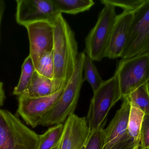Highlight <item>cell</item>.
Instances as JSON below:
<instances>
[{"label":"cell","instance_id":"d4e9b609","mask_svg":"<svg viewBox=\"0 0 149 149\" xmlns=\"http://www.w3.org/2000/svg\"><path fill=\"white\" fill-rule=\"evenodd\" d=\"M142 149H149V115H145L142 124L140 136Z\"/></svg>","mask_w":149,"mask_h":149},{"label":"cell","instance_id":"4316f807","mask_svg":"<svg viewBox=\"0 0 149 149\" xmlns=\"http://www.w3.org/2000/svg\"><path fill=\"white\" fill-rule=\"evenodd\" d=\"M5 99L6 96L3 87V83L0 80V108L3 106Z\"/></svg>","mask_w":149,"mask_h":149},{"label":"cell","instance_id":"4fadbf2b","mask_svg":"<svg viewBox=\"0 0 149 149\" xmlns=\"http://www.w3.org/2000/svg\"><path fill=\"white\" fill-rule=\"evenodd\" d=\"M130 109V103L127 100H123L120 109L116 111L107 128L104 129V149H110L127 132Z\"/></svg>","mask_w":149,"mask_h":149},{"label":"cell","instance_id":"277c9868","mask_svg":"<svg viewBox=\"0 0 149 149\" xmlns=\"http://www.w3.org/2000/svg\"><path fill=\"white\" fill-rule=\"evenodd\" d=\"M121 98L119 79L115 73L93 92L86 118L91 133L104 126L109 111Z\"/></svg>","mask_w":149,"mask_h":149},{"label":"cell","instance_id":"ba28073f","mask_svg":"<svg viewBox=\"0 0 149 149\" xmlns=\"http://www.w3.org/2000/svg\"><path fill=\"white\" fill-rule=\"evenodd\" d=\"M16 21L24 27L42 21L53 24L61 14L52 0H16Z\"/></svg>","mask_w":149,"mask_h":149},{"label":"cell","instance_id":"7a4b0ae2","mask_svg":"<svg viewBox=\"0 0 149 149\" xmlns=\"http://www.w3.org/2000/svg\"><path fill=\"white\" fill-rule=\"evenodd\" d=\"M86 55L84 52L79 53L73 75L56 103L42 118L38 126L63 124L69 116L74 114L84 81L83 64Z\"/></svg>","mask_w":149,"mask_h":149},{"label":"cell","instance_id":"52a82bcc","mask_svg":"<svg viewBox=\"0 0 149 149\" xmlns=\"http://www.w3.org/2000/svg\"><path fill=\"white\" fill-rule=\"evenodd\" d=\"M149 54V0L134 11L127 42L121 60Z\"/></svg>","mask_w":149,"mask_h":149},{"label":"cell","instance_id":"ffe728a7","mask_svg":"<svg viewBox=\"0 0 149 149\" xmlns=\"http://www.w3.org/2000/svg\"><path fill=\"white\" fill-rule=\"evenodd\" d=\"M144 113L138 108L130 106L127 131L130 135L136 141L140 142V136Z\"/></svg>","mask_w":149,"mask_h":149},{"label":"cell","instance_id":"5bb4252c","mask_svg":"<svg viewBox=\"0 0 149 149\" xmlns=\"http://www.w3.org/2000/svg\"><path fill=\"white\" fill-rule=\"evenodd\" d=\"M56 93L52 80L35 72L31 82L23 94L32 98L45 97Z\"/></svg>","mask_w":149,"mask_h":149},{"label":"cell","instance_id":"83f0119b","mask_svg":"<svg viewBox=\"0 0 149 149\" xmlns=\"http://www.w3.org/2000/svg\"><path fill=\"white\" fill-rule=\"evenodd\" d=\"M134 149H142L141 148V146H139L138 147H136V148H135Z\"/></svg>","mask_w":149,"mask_h":149},{"label":"cell","instance_id":"2e32d148","mask_svg":"<svg viewBox=\"0 0 149 149\" xmlns=\"http://www.w3.org/2000/svg\"><path fill=\"white\" fill-rule=\"evenodd\" d=\"M35 71L36 68L34 63L29 55L24 59L22 65L19 81L13 92L14 95L19 96L25 92L31 82Z\"/></svg>","mask_w":149,"mask_h":149},{"label":"cell","instance_id":"6da1fadb","mask_svg":"<svg viewBox=\"0 0 149 149\" xmlns=\"http://www.w3.org/2000/svg\"><path fill=\"white\" fill-rule=\"evenodd\" d=\"M53 52L55 93L65 88L74 73L79 53L74 31L62 13L53 23Z\"/></svg>","mask_w":149,"mask_h":149},{"label":"cell","instance_id":"8fae6325","mask_svg":"<svg viewBox=\"0 0 149 149\" xmlns=\"http://www.w3.org/2000/svg\"><path fill=\"white\" fill-rule=\"evenodd\" d=\"M90 134L86 117L71 115L65 122L58 149H82Z\"/></svg>","mask_w":149,"mask_h":149},{"label":"cell","instance_id":"9a60e30c","mask_svg":"<svg viewBox=\"0 0 149 149\" xmlns=\"http://www.w3.org/2000/svg\"><path fill=\"white\" fill-rule=\"evenodd\" d=\"M53 5L60 13L71 15L90 9L94 4L92 0H52Z\"/></svg>","mask_w":149,"mask_h":149},{"label":"cell","instance_id":"3957f363","mask_svg":"<svg viewBox=\"0 0 149 149\" xmlns=\"http://www.w3.org/2000/svg\"><path fill=\"white\" fill-rule=\"evenodd\" d=\"M39 138L12 113L0 108V149H38Z\"/></svg>","mask_w":149,"mask_h":149},{"label":"cell","instance_id":"8992f818","mask_svg":"<svg viewBox=\"0 0 149 149\" xmlns=\"http://www.w3.org/2000/svg\"><path fill=\"white\" fill-rule=\"evenodd\" d=\"M115 73L118 76L121 100L125 99L134 91L149 81V54L120 60Z\"/></svg>","mask_w":149,"mask_h":149},{"label":"cell","instance_id":"7402d4cb","mask_svg":"<svg viewBox=\"0 0 149 149\" xmlns=\"http://www.w3.org/2000/svg\"><path fill=\"white\" fill-rule=\"evenodd\" d=\"M104 126L91 132L84 149H104L105 140Z\"/></svg>","mask_w":149,"mask_h":149},{"label":"cell","instance_id":"30bf717a","mask_svg":"<svg viewBox=\"0 0 149 149\" xmlns=\"http://www.w3.org/2000/svg\"><path fill=\"white\" fill-rule=\"evenodd\" d=\"M29 41V55L37 68L38 62L43 54L52 51L54 45L53 24L49 22H38L25 26Z\"/></svg>","mask_w":149,"mask_h":149},{"label":"cell","instance_id":"7c38bea8","mask_svg":"<svg viewBox=\"0 0 149 149\" xmlns=\"http://www.w3.org/2000/svg\"><path fill=\"white\" fill-rule=\"evenodd\" d=\"M134 11L123 10L117 15L110 36L105 57L122 58L127 42Z\"/></svg>","mask_w":149,"mask_h":149},{"label":"cell","instance_id":"ac0fdd59","mask_svg":"<svg viewBox=\"0 0 149 149\" xmlns=\"http://www.w3.org/2000/svg\"><path fill=\"white\" fill-rule=\"evenodd\" d=\"M64 124L55 125L40 135L38 149H55L61 141Z\"/></svg>","mask_w":149,"mask_h":149},{"label":"cell","instance_id":"f546056e","mask_svg":"<svg viewBox=\"0 0 149 149\" xmlns=\"http://www.w3.org/2000/svg\"><path fill=\"white\" fill-rule=\"evenodd\" d=\"M84 148H85V147H84V148H83L82 149H84Z\"/></svg>","mask_w":149,"mask_h":149},{"label":"cell","instance_id":"5b68a950","mask_svg":"<svg viewBox=\"0 0 149 149\" xmlns=\"http://www.w3.org/2000/svg\"><path fill=\"white\" fill-rule=\"evenodd\" d=\"M103 5L96 24L85 39V53L93 61L100 62L105 58L117 16L114 6L107 3Z\"/></svg>","mask_w":149,"mask_h":149},{"label":"cell","instance_id":"f1b7e54d","mask_svg":"<svg viewBox=\"0 0 149 149\" xmlns=\"http://www.w3.org/2000/svg\"><path fill=\"white\" fill-rule=\"evenodd\" d=\"M58 146L55 149H58Z\"/></svg>","mask_w":149,"mask_h":149},{"label":"cell","instance_id":"484cf974","mask_svg":"<svg viewBox=\"0 0 149 149\" xmlns=\"http://www.w3.org/2000/svg\"><path fill=\"white\" fill-rule=\"evenodd\" d=\"M6 8L5 2L3 0H0V45L1 42V25L3 14Z\"/></svg>","mask_w":149,"mask_h":149},{"label":"cell","instance_id":"44dd1931","mask_svg":"<svg viewBox=\"0 0 149 149\" xmlns=\"http://www.w3.org/2000/svg\"><path fill=\"white\" fill-rule=\"evenodd\" d=\"M36 71L40 75L53 80L54 67L52 51L42 56Z\"/></svg>","mask_w":149,"mask_h":149},{"label":"cell","instance_id":"603a6c76","mask_svg":"<svg viewBox=\"0 0 149 149\" xmlns=\"http://www.w3.org/2000/svg\"><path fill=\"white\" fill-rule=\"evenodd\" d=\"M144 0H101V3L111 4L115 7L122 8L123 10L134 11Z\"/></svg>","mask_w":149,"mask_h":149},{"label":"cell","instance_id":"d6986e66","mask_svg":"<svg viewBox=\"0 0 149 149\" xmlns=\"http://www.w3.org/2000/svg\"><path fill=\"white\" fill-rule=\"evenodd\" d=\"M84 80H86L91 86L93 92L96 91L104 82L93 60L86 54L83 64Z\"/></svg>","mask_w":149,"mask_h":149},{"label":"cell","instance_id":"9c48e42d","mask_svg":"<svg viewBox=\"0 0 149 149\" xmlns=\"http://www.w3.org/2000/svg\"><path fill=\"white\" fill-rule=\"evenodd\" d=\"M65 88L45 97L32 98L24 94L20 95L18 97L17 115L27 125L32 128L36 127L42 118L56 103Z\"/></svg>","mask_w":149,"mask_h":149},{"label":"cell","instance_id":"e0dca14e","mask_svg":"<svg viewBox=\"0 0 149 149\" xmlns=\"http://www.w3.org/2000/svg\"><path fill=\"white\" fill-rule=\"evenodd\" d=\"M124 100L129 102L130 106L140 109L145 115H149V81L137 88Z\"/></svg>","mask_w":149,"mask_h":149},{"label":"cell","instance_id":"cb8c5ba5","mask_svg":"<svg viewBox=\"0 0 149 149\" xmlns=\"http://www.w3.org/2000/svg\"><path fill=\"white\" fill-rule=\"evenodd\" d=\"M140 145V142L135 141L127 131L110 149H134Z\"/></svg>","mask_w":149,"mask_h":149}]
</instances>
